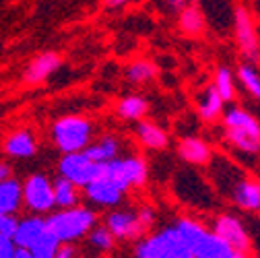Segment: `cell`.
Listing matches in <instances>:
<instances>
[{
  "label": "cell",
  "instance_id": "obj_1",
  "mask_svg": "<svg viewBox=\"0 0 260 258\" xmlns=\"http://www.w3.org/2000/svg\"><path fill=\"white\" fill-rule=\"evenodd\" d=\"M211 168V182L219 195L242 211H260V180L248 176L227 157L215 155L207 164Z\"/></svg>",
  "mask_w": 260,
  "mask_h": 258
},
{
  "label": "cell",
  "instance_id": "obj_2",
  "mask_svg": "<svg viewBox=\"0 0 260 258\" xmlns=\"http://www.w3.org/2000/svg\"><path fill=\"white\" fill-rule=\"evenodd\" d=\"M223 139L232 149L244 155H260V122L244 108L223 110Z\"/></svg>",
  "mask_w": 260,
  "mask_h": 258
},
{
  "label": "cell",
  "instance_id": "obj_3",
  "mask_svg": "<svg viewBox=\"0 0 260 258\" xmlns=\"http://www.w3.org/2000/svg\"><path fill=\"white\" fill-rule=\"evenodd\" d=\"M174 225L197 258H234L236 256V250L225 240H221L211 228H207L205 223L192 217H180Z\"/></svg>",
  "mask_w": 260,
  "mask_h": 258
},
{
  "label": "cell",
  "instance_id": "obj_4",
  "mask_svg": "<svg viewBox=\"0 0 260 258\" xmlns=\"http://www.w3.org/2000/svg\"><path fill=\"white\" fill-rule=\"evenodd\" d=\"M48 230L62 242V244H75L97 225V215L89 207H71V209H58L48 219Z\"/></svg>",
  "mask_w": 260,
  "mask_h": 258
},
{
  "label": "cell",
  "instance_id": "obj_5",
  "mask_svg": "<svg viewBox=\"0 0 260 258\" xmlns=\"http://www.w3.org/2000/svg\"><path fill=\"white\" fill-rule=\"evenodd\" d=\"M135 258H197L190 246L184 242L176 225L149 234L135 246Z\"/></svg>",
  "mask_w": 260,
  "mask_h": 258
},
{
  "label": "cell",
  "instance_id": "obj_6",
  "mask_svg": "<svg viewBox=\"0 0 260 258\" xmlns=\"http://www.w3.org/2000/svg\"><path fill=\"white\" fill-rule=\"evenodd\" d=\"M93 139V124L83 116H64L52 126V141L58 151L64 153H79L85 151Z\"/></svg>",
  "mask_w": 260,
  "mask_h": 258
},
{
  "label": "cell",
  "instance_id": "obj_7",
  "mask_svg": "<svg viewBox=\"0 0 260 258\" xmlns=\"http://www.w3.org/2000/svg\"><path fill=\"white\" fill-rule=\"evenodd\" d=\"M100 174L108 176L120 190L128 192L130 188H141L147 184L149 166L143 157L128 155V157H118L108 161V164H102Z\"/></svg>",
  "mask_w": 260,
  "mask_h": 258
},
{
  "label": "cell",
  "instance_id": "obj_8",
  "mask_svg": "<svg viewBox=\"0 0 260 258\" xmlns=\"http://www.w3.org/2000/svg\"><path fill=\"white\" fill-rule=\"evenodd\" d=\"M234 36L240 54L246 58V62H258L260 60V40L252 13L244 7L238 5L234 7Z\"/></svg>",
  "mask_w": 260,
  "mask_h": 258
},
{
  "label": "cell",
  "instance_id": "obj_9",
  "mask_svg": "<svg viewBox=\"0 0 260 258\" xmlns=\"http://www.w3.org/2000/svg\"><path fill=\"white\" fill-rule=\"evenodd\" d=\"M21 195L23 207L34 215H44L54 209V186L52 180L44 174L29 176L21 184Z\"/></svg>",
  "mask_w": 260,
  "mask_h": 258
},
{
  "label": "cell",
  "instance_id": "obj_10",
  "mask_svg": "<svg viewBox=\"0 0 260 258\" xmlns=\"http://www.w3.org/2000/svg\"><path fill=\"white\" fill-rule=\"evenodd\" d=\"M100 170L102 164H97L89 155H85V151L64 153L58 161V176L71 180L79 188H85L89 182H93L100 176Z\"/></svg>",
  "mask_w": 260,
  "mask_h": 258
},
{
  "label": "cell",
  "instance_id": "obj_11",
  "mask_svg": "<svg viewBox=\"0 0 260 258\" xmlns=\"http://www.w3.org/2000/svg\"><path fill=\"white\" fill-rule=\"evenodd\" d=\"M209 228L221 238L230 244L236 252H242V254H248L250 248H252V238H250V232L246 230L244 221L234 215V213H221L217 215Z\"/></svg>",
  "mask_w": 260,
  "mask_h": 258
},
{
  "label": "cell",
  "instance_id": "obj_12",
  "mask_svg": "<svg viewBox=\"0 0 260 258\" xmlns=\"http://www.w3.org/2000/svg\"><path fill=\"white\" fill-rule=\"evenodd\" d=\"M106 228L114 234L116 240H124V242L139 240L145 234V230L141 228V223H139L137 211L118 209V207L112 209L106 215Z\"/></svg>",
  "mask_w": 260,
  "mask_h": 258
},
{
  "label": "cell",
  "instance_id": "obj_13",
  "mask_svg": "<svg viewBox=\"0 0 260 258\" xmlns=\"http://www.w3.org/2000/svg\"><path fill=\"white\" fill-rule=\"evenodd\" d=\"M83 190H85V197H87L89 203H93L97 207H104V209H116L122 203L124 195H126L124 190H120L104 174H100L93 182H89Z\"/></svg>",
  "mask_w": 260,
  "mask_h": 258
},
{
  "label": "cell",
  "instance_id": "obj_14",
  "mask_svg": "<svg viewBox=\"0 0 260 258\" xmlns=\"http://www.w3.org/2000/svg\"><path fill=\"white\" fill-rule=\"evenodd\" d=\"M176 151H178V157L182 161H186L188 166H207L211 161V157H213L211 145L201 137H184V139H180Z\"/></svg>",
  "mask_w": 260,
  "mask_h": 258
},
{
  "label": "cell",
  "instance_id": "obj_15",
  "mask_svg": "<svg viewBox=\"0 0 260 258\" xmlns=\"http://www.w3.org/2000/svg\"><path fill=\"white\" fill-rule=\"evenodd\" d=\"M48 232V223L44 217L40 215H34L31 213L29 217H23L19 219V228H17V234L13 236V242L17 248H25L29 250L34 246L44 234Z\"/></svg>",
  "mask_w": 260,
  "mask_h": 258
},
{
  "label": "cell",
  "instance_id": "obj_16",
  "mask_svg": "<svg viewBox=\"0 0 260 258\" xmlns=\"http://www.w3.org/2000/svg\"><path fill=\"white\" fill-rule=\"evenodd\" d=\"M60 64H62V58L60 54L56 52H46V54H40L36 60H31L27 64V69L23 73V79L25 83L29 85H38L42 81H46L52 73H56L60 69Z\"/></svg>",
  "mask_w": 260,
  "mask_h": 258
},
{
  "label": "cell",
  "instance_id": "obj_17",
  "mask_svg": "<svg viewBox=\"0 0 260 258\" xmlns=\"http://www.w3.org/2000/svg\"><path fill=\"white\" fill-rule=\"evenodd\" d=\"M225 102L215 89V85H207L199 95H197V112L205 122H215L219 116H223Z\"/></svg>",
  "mask_w": 260,
  "mask_h": 258
},
{
  "label": "cell",
  "instance_id": "obj_18",
  "mask_svg": "<svg viewBox=\"0 0 260 258\" xmlns=\"http://www.w3.org/2000/svg\"><path fill=\"white\" fill-rule=\"evenodd\" d=\"M5 153L15 159H29L38 153V141L29 131H15L5 141Z\"/></svg>",
  "mask_w": 260,
  "mask_h": 258
},
{
  "label": "cell",
  "instance_id": "obj_19",
  "mask_svg": "<svg viewBox=\"0 0 260 258\" xmlns=\"http://www.w3.org/2000/svg\"><path fill=\"white\" fill-rule=\"evenodd\" d=\"M122 141L114 135H106L102 139H97L95 143H89L85 149V155H89L97 164H108L112 159H118L122 155Z\"/></svg>",
  "mask_w": 260,
  "mask_h": 258
},
{
  "label": "cell",
  "instance_id": "obj_20",
  "mask_svg": "<svg viewBox=\"0 0 260 258\" xmlns=\"http://www.w3.org/2000/svg\"><path fill=\"white\" fill-rule=\"evenodd\" d=\"M137 141L149 151H164L170 145V135L155 122H139Z\"/></svg>",
  "mask_w": 260,
  "mask_h": 258
},
{
  "label": "cell",
  "instance_id": "obj_21",
  "mask_svg": "<svg viewBox=\"0 0 260 258\" xmlns=\"http://www.w3.org/2000/svg\"><path fill=\"white\" fill-rule=\"evenodd\" d=\"M178 25H180V31L190 38H197V36H203L205 29H207V19H205V13L201 11V7L197 3H190L184 11L178 13Z\"/></svg>",
  "mask_w": 260,
  "mask_h": 258
},
{
  "label": "cell",
  "instance_id": "obj_22",
  "mask_svg": "<svg viewBox=\"0 0 260 258\" xmlns=\"http://www.w3.org/2000/svg\"><path fill=\"white\" fill-rule=\"evenodd\" d=\"M52 186H54V207L56 209H71L79 205L81 192H79V186H75L71 180L58 176L52 182Z\"/></svg>",
  "mask_w": 260,
  "mask_h": 258
},
{
  "label": "cell",
  "instance_id": "obj_23",
  "mask_svg": "<svg viewBox=\"0 0 260 258\" xmlns=\"http://www.w3.org/2000/svg\"><path fill=\"white\" fill-rule=\"evenodd\" d=\"M21 207H23L21 182H17L15 178L0 182V215L17 213Z\"/></svg>",
  "mask_w": 260,
  "mask_h": 258
},
{
  "label": "cell",
  "instance_id": "obj_24",
  "mask_svg": "<svg viewBox=\"0 0 260 258\" xmlns=\"http://www.w3.org/2000/svg\"><path fill=\"white\" fill-rule=\"evenodd\" d=\"M147 112H149V104L141 95H128V98L118 102V116L124 120H130V122L143 120Z\"/></svg>",
  "mask_w": 260,
  "mask_h": 258
},
{
  "label": "cell",
  "instance_id": "obj_25",
  "mask_svg": "<svg viewBox=\"0 0 260 258\" xmlns=\"http://www.w3.org/2000/svg\"><path fill=\"white\" fill-rule=\"evenodd\" d=\"M236 75H238V81L244 87V91L250 95V98H254V100L260 102V73L256 71L254 64L252 62L240 64Z\"/></svg>",
  "mask_w": 260,
  "mask_h": 258
},
{
  "label": "cell",
  "instance_id": "obj_26",
  "mask_svg": "<svg viewBox=\"0 0 260 258\" xmlns=\"http://www.w3.org/2000/svg\"><path fill=\"white\" fill-rule=\"evenodd\" d=\"M157 75V67L149 60H135L133 64H128L126 71H124V77L128 83H135V85H143V83H149L153 81Z\"/></svg>",
  "mask_w": 260,
  "mask_h": 258
},
{
  "label": "cell",
  "instance_id": "obj_27",
  "mask_svg": "<svg viewBox=\"0 0 260 258\" xmlns=\"http://www.w3.org/2000/svg\"><path fill=\"white\" fill-rule=\"evenodd\" d=\"M213 85H215V89L219 91V95L223 98V102L236 100V93H238V89H236V77H234V73L227 69V67H221L215 73Z\"/></svg>",
  "mask_w": 260,
  "mask_h": 258
},
{
  "label": "cell",
  "instance_id": "obj_28",
  "mask_svg": "<svg viewBox=\"0 0 260 258\" xmlns=\"http://www.w3.org/2000/svg\"><path fill=\"white\" fill-rule=\"evenodd\" d=\"M87 242L97 254H102V252H110L114 248L116 238L106 225H95V228L87 234Z\"/></svg>",
  "mask_w": 260,
  "mask_h": 258
},
{
  "label": "cell",
  "instance_id": "obj_29",
  "mask_svg": "<svg viewBox=\"0 0 260 258\" xmlns=\"http://www.w3.org/2000/svg\"><path fill=\"white\" fill-rule=\"evenodd\" d=\"M60 240L48 230L34 246L29 248V252L34 254V258H54L56 256V252H58V248H60Z\"/></svg>",
  "mask_w": 260,
  "mask_h": 258
},
{
  "label": "cell",
  "instance_id": "obj_30",
  "mask_svg": "<svg viewBox=\"0 0 260 258\" xmlns=\"http://www.w3.org/2000/svg\"><path fill=\"white\" fill-rule=\"evenodd\" d=\"M17 228H19V217H17V213L0 215V236L13 240V236L17 234Z\"/></svg>",
  "mask_w": 260,
  "mask_h": 258
},
{
  "label": "cell",
  "instance_id": "obj_31",
  "mask_svg": "<svg viewBox=\"0 0 260 258\" xmlns=\"http://www.w3.org/2000/svg\"><path fill=\"white\" fill-rule=\"evenodd\" d=\"M137 217H139V223H141V228H143L145 232H149L153 225H155V221H157V213H155V209H153L151 205L139 207V209H137Z\"/></svg>",
  "mask_w": 260,
  "mask_h": 258
},
{
  "label": "cell",
  "instance_id": "obj_32",
  "mask_svg": "<svg viewBox=\"0 0 260 258\" xmlns=\"http://www.w3.org/2000/svg\"><path fill=\"white\" fill-rule=\"evenodd\" d=\"M15 252H17L15 242L11 238L0 236V258H15Z\"/></svg>",
  "mask_w": 260,
  "mask_h": 258
},
{
  "label": "cell",
  "instance_id": "obj_33",
  "mask_svg": "<svg viewBox=\"0 0 260 258\" xmlns=\"http://www.w3.org/2000/svg\"><path fill=\"white\" fill-rule=\"evenodd\" d=\"M54 258H79V250L75 248V244H60Z\"/></svg>",
  "mask_w": 260,
  "mask_h": 258
},
{
  "label": "cell",
  "instance_id": "obj_34",
  "mask_svg": "<svg viewBox=\"0 0 260 258\" xmlns=\"http://www.w3.org/2000/svg\"><path fill=\"white\" fill-rule=\"evenodd\" d=\"M164 3L168 5V9L172 13H180V11H184L190 5V0H164Z\"/></svg>",
  "mask_w": 260,
  "mask_h": 258
},
{
  "label": "cell",
  "instance_id": "obj_35",
  "mask_svg": "<svg viewBox=\"0 0 260 258\" xmlns=\"http://www.w3.org/2000/svg\"><path fill=\"white\" fill-rule=\"evenodd\" d=\"M9 178H13V170H11V166L5 164V161H0V182H5V180H9Z\"/></svg>",
  "mask_w": 260,
  "mask_h": 258
},
{
  "label": "cell",
  "instance_id": "obj_36",
  "mask_svg": "<svg viewBox=\"0 0 260 258\" xmlns=\"http://www.w3.org/2000/svg\"><path fill=\"white\" fill-rule=\"evenodd\" d=\"M128 0H106V7L108 9H118V7H122V5H126Z\"/></svg>",
  "mask_w": 260,
  "mask_h": 258
},
{
  "label": "cell",
  "instance_id": "obj_37",
  "mask_svg": "<svg viewBox=\"0 0 260 258\" xmlns=\"http://www.w3.org/2000/svg\"><path fill=\"white\" fill-rule=\"evenodd\" d=\"M15 258H34V254H31L29 250H25V248H17Z\"/></svg>",
  "mask_w": 260,
  "mask_h": 258
}]
</instances>
